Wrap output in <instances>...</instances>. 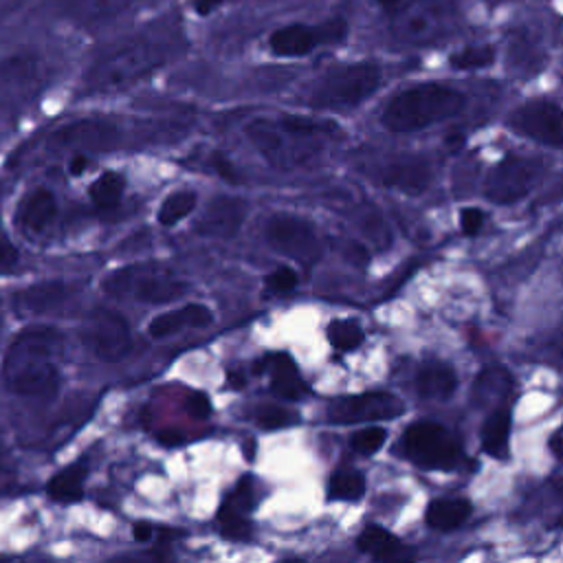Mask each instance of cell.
I'll return each instance as SVG.
<instances>
[{
	"label": "cell",
	"instance_id": "33",
	"mask_svg": "<svg viewBox=\"0 0 563 563\" xmlns=\"http://www.w3.org/2000/svg\"><path fill=\"white\" fill-rule=\"evenodd\" d=\"M328 339L336 350H354L363 341V330L354 321H334L328 328Z\"/></svg>",
	"mask_w": 563,
	"mask_h": 563
},
{
	"label": "cell",
	"instance_id": "28",
	"mask_svg": "<svg viewBox=\"0 0 563 563\" xmlns=\"http://www.w3.org/2000/svg\"><path fill=\"white\" fill-rule=\"evenodd\" d=\"M198 198L194 191H176L169 198H165V202L158 209V222L165 227H174L176 222H180L185 216H189L196 207Z\"/></svg>",
	"mask_w": 563,
	"mask_h": 563
},
{
	"label": "cell",
	"instance_id": "27",
	"mask_svg": "<svg viewBox=\"0 0 563 563\" xmlns=\"http://www.w3.org/2000/svg\"><path fill=\"white\" fill-rule=\"evenodd\" d=\"M363 493H365V479L358 471L343 468L330 477V497L334 499L354 501V499H361Z\"/></svg>",
	"mask_w": 563,
	"mask_h": 563
},
{
	"label": "cell",
	"instance_id": "44",
	"mask_svg": "<svg viewBox=\"0 0 563 563\" xmlns=\"http://www.w3.org/2000/svg\"><path fill=\"white\" fill-rule=\"evenodd\" d=\"M84 169H86V156L79 154V156H75V158L70 161V172L77 176V174L84 172Z\"/></svg>",
	"mask_w": 563,
	"mask_h": 563
},
{
	"label": "cell",
	"instance_id": "8",
	"mask_svg": "<svg viewBox=\"0 0 563 563\" xmlns=\"http://www.w3.org/2000/svg\"><path fill=\"white\" fill-rule=\"evenodd\" d=\"M407 455L424 468H451L460 460L457 440L435 422H416L405 431Z\"/></svg>",
	"mask_w": 563,
	"mask_h": 563
},
{
	"label": "cell",
	"instance_id": "19",
	"mask_svg": "<svg viewBox=\"0 0 563 563\" xmlns=\"http://www.w3.org/2000/svg\"><path fill=\"white\" fill-rule=\"evenodd\" d=\"M55 213H57V205H55L53 194L48 189L40 187L24 196V200L20 202V209H18V220H20L22 229H26L29 233H42L48 229Z\"/></svg>",
	"mask_w": 563,
	"mask_h": 563
},
{
	"label": "cell",
	"instance_id": "42",
	"mask_svg": "<svg viewBox=\"0 0 563 563\" xmlns=\"http://www.w3.org/2000/svg\"><path fill=\"white\" fill-rule=\"evenodd\" d=\"M222 0H196V11L198 13H209L213 11Z\"/></svg>",
	"mask_w": 563,
	"mask_h": 563
},
{
	"label": "cell",
	"instance_id": "1",
	"mask_svg": "<svg viewBox=\"0 0 563 563\" xmlns=\"http://www.w3.org/2000/svg\"><path fill=\"white\" fill-rule=\"evenodd\" d=\"M62 334L55 328H24L11 341L2 363L7 389L29 398L51 396L59 383L57 361L62 356Z\"/></svg>",
	"mask_w": 563,
	"mask_h": 563
},
{
	"label": "cell",
	"instance_id": "36",
	"mask_svg": "<svg viewBox=\"0 0 563 563\" xmlns=\"http://www.w3.org/2000/svg\"><path fill=\"white\" fill-rule=\"evenodd\" d=\"M290 413L279 405H264L257 409V424L264 429H279L290 422Z\"/></svg>",
	"mask_w": 563,
	"mask_h": 563
},
{
	"label": "cell",
	"instance_id": "9",
	"mask_svg": "<svg viewBox=\"0 0 563 563\" xmlns=\"http://www.w3.org/2000/svg\"><path fill=\"white\" fill-rule=\"evenodd\" d=\"M81 336L88 350L99 361H106V363L121 361L132 350V334H130L128 321L119 312L108 308H99L86 319L81 328Z\"/></svg>",
	"mask_w": 563,
	"mask_h": 563
},
{
	"label": "cell",
	"instance_id": "31",
	"mask_svg": "<svg viewBox=\"0 0 563 563\" xmlns=\"http://www.w3.org/2000/svg\"><path fill=\"white\" fill-rule=\"evenodd\" d=\"M244 510H238L235 506H231L229 501H224L218 510V519H220V530L224 537L229 539H246L251 534V523L242 517Z\"/></svg>",
	"mask_w": 563,
	"mask_h": 563
},
{
	"label": "cell",
	"instance_id": "37",
	"mask_svg": "<svg viewBox=\"0 0 563 563\" xmlns=\"http://www.w3.org/2000/svg\"><path fill=\"white\" fill-rule=\"evenodd\" d=\"M266 286L275 292H288L297 286V273L288 266H282L277 271H273L268 277H266Z\"/></svg>",
	"mask_w": 563,
	"mask_h": 563
},
{
	"label": "cell",
	"instance_id": "25",
	"mask_svg": "<svg viewBox=\"0 0 563 563\" xmlns=\"http://www.w3.org/2000/svg\"><path fill=\"white\" fill-rule=\"evenodd\" d=\"M84 477H86V468L79 466V464L64 468L62 473H57V475L48 482V486H46L48 497L55 499V501H64V504L81 499V495H84V493H81V482H84Z\"/></svg>",
	"mask_w": 563,
	"mask_h": 563
},
{
	"label": "cell",
	"instance_id": "18",
	"mask_svg": "<svg viewBox=\"0 0 563 563\" xmlns=\"http://www.w3.org/2000/svg\"><path fill=\"white\" fill-rule=\"evenodd\" d=\"M213 321V314L209 308L200 306V303H189L183 306L178 310L158 314L150 325H147V334L152 339H165L172 336L180 330H198V328H207Z\"/></svg>",
	"mask_w": 563,
	"mask_h": 563
},
{
	"label": "cell",
	"instance_id": "26",
	"mask_svg": "<svg viewBox=\"0 0 563 563\" xmlns=\"http://www.w3.org/2000/svg\"><path fill=\"white\" fill-rule=\"evenodd\" d=\"M123 187H125V180H123L121 174H117V172H106L103 176H99V178L92 183V187H90V198L95 200L97 207L108 209V207H114V205L121 200Z\"/></svg>",
	"mask_w": 563,
	"mask_h": 563
},
{
	"label": "cell",
	"instance_id": "4",
	"mask_svg": "<svg viewBox=\"0 0 563 563\" xmlns=\"http://www.w3.org/2000/svg\"><path fill=\"white\" fill-rule=\"evenodd\" d=\"M163 62L165 48L161 44L150 37H134L99 57L88 73V81L92 88L99 90L125 88L150 75Z\"/></svg>",
	"mask_w": 563,
	"mask_h": 563
},
{
	"label": "cell",
	"instance_id": "6",
	"mask_svg": "<svg viewBox=\"0 0 563 563\" xmlns=\"http://www.w3.org/2000/svg\"><path fill=\"white\" fill-rule=\"evenodd\" d=\"M391 13L394 33L411 44H429L444 37L460 15L455 0H402Z\"/></svg>",
	"mask_w": 563,
	"mask_h": 563
},
{
	"label": "cell",
	"instance_id": "29",
	"mask_svg": "<svg viewBox=\"0 0 563 563\" xmlns=\"http://www.w3.org/2000/svg\"><path fill=\"white\" fill-rule=\"evenodd\" d=\"M35 77H37V64L31 57H11V59H4V64L0 66V79L7 86H13V84L29 86Z\"/></svg>",
	"mask_w": 563,
	"mask_h": 563
},
{
	"label": "cell",
	"instance_id": "3",
	"mask_svg": "<svg viewBox=\"0 0 563 563\" xmlns=\"http://www.w3.org/2000/svg\"><path fill=\"white\" fill-rule=\"evenodd\" d=\"M323 128L301 117H284L279 121L255 119L246 125L253 147L275 167H292L308 156L310 139Z\"/></svg>",
	"mask_w": 563,
	"mask_h": 563
},
{
	"label": "cell",
	"instance_id": "46",
	"mask_svg": "<svg viewBox=\"0 0 563 563\" xmlns=\"http://www.w3.org/2000/svg\"><path fill=\"white\" fill-rule=\"evenodd\" d=\"M0 325H2V312H0Z\"/></svg>",
	"mask_w": 563,
	"mask_h": 563
},
{
	"label": "cell",
	"instance_id": "17",
	"mask_svg": "<svg viewBox=\"0 0 563 563\" xmlns=\"http://www.w3.org/2000/svg\"><path fill=\"white\" fill-rule=\"evenodd\" d=\"M68 301V286L62 279L35 284L15 297V308L24 314H48L57 312Z\"/></svg>",
	"mask_w": 563,
	"mask_h": 563
},
{
	"label": "cell",
	"instance_id": "15",
	"mask_svg": "<svg viewBox=\"0 0 563 563\" xmlns=\"http://www.w3.org/2000/svg\"><path fill=\"white\" fill-rule=\"evenodd\" d=\"M246 218V202L233 196L213 198L202 218L198 220V233L207 238H231L238 233Z\"/></svg>",
	"mask_w": 563,
	"mask_h": 563
},
{
	"label": "cell",
	"instance_id": "23",
	"mask_svg": "<svg viewBox=\"0 0 563 563\" xmlns=\"http://www.w3.org/2000/svg\"><path fill=\"white\" fill-rule=\"evenodd\" d=\"M471 515V504L466 499L449 497V499H435L427 508V523L435 530H453L466 521Z\"/></svg>",
	"mask_w": 563,
	"mask_h": 563
},
{
	"label": "cell",
	"instance_id": "5",
	"mask_svg": "<svg viewBox=\"0 0 563 563\" xmlns=\"http://www.w3.org/2000/svg\"><path fill=\"white\" fill-rule=\"evenodd\" d=\"M103 288L110 295L143 303H167L187 290V282L161 264H132L112 273Z\"/></svg>",
	"mask_w": 563,
	"mask_h": 563
},
{
	"label": "cell",
	"instance_id": "20",
	"mask_svg": "<svg viewBox=\"0 0 563 563\" xmlns=\"http://www.w3.org/2000/svg\"><path fill=\"white\" fill-rule=\"evenodd\" d=\"M455 385H457V380H455L453 369L440 361L424 363L416 374V389L424 398H433V400L449 398L453 394Z\"/></svg>",
	"mask_w": 563,
	"mask_h": 563
},
{
	"label": "cell",
	"instance_id": "35",
	"mask_svg": "<svg viewBox=\"0 0 563 563\" xmlns=\"http://www.w3.org/2000/svg\"><path fill=\"white\" fill-rule=\"evenodd\" d=\"M385 183L389 185H396V187H405V189H418L420 185H424V172H418L409 165H400L391 172L385 174Z\"/></svg>",
	"mask_w": 563,
	"mask_h": 563
},
{
	"label": "cell",
	"instance_id": "13",
	"mask_svg": "<svg viewBox=\"0 0 563 563\" xmlns=\"http://www.w3.org/2000/svg\"><path fill=\"white\" fill-rule=\"evenodd\" d=\"M405 411V405L387 394V391H369L358 396H345L330 405L328 418L334 424H352V422H374L389 420Z\"/></svg>",
	"mask_w": 563,
	"mask_h": 563
},
{
	"label": "cell",
	"instance_id": "24",
	"mask_svg": "<svg viewBox=\"0 0 563 563\" xmlns=\"http://www.w3.org/2000/svg\"><path fill=\"white\" fill-rule=\"evenodd\" d=\"M508 433H510V416L504 409L490 413L482 427L484 451L497 460H504L508 455Z\"/></svg>",
	"mask_w": 563,
	"mask_h": 563
},
{
	"label": "cell",
	"instance_id": "43",
	"mask_svg": "<svg viewBox=\"0 0 563 563\" xmlns=\"http://www.w3.org/2000/svg\"><path fill=\"white\" fill-rule=\"evenodd\" d=\"M150 537H152V528H150V526L139 523V526L134 528V539H136V541H147Z\"/></svg>",
	"mask_w": 563,
	"mask_h": 563
},
{
	"label": "cell",
	"instance_id": "21",
	"mask_svg": "<svg viewBox=\"0 0 563 563\" xmlns=\"http://www.w3.org/2000/svg\"><path fill=\"white\" fill-rule=\"evenodd\" d=\"M271 369V387L277 396L297 400L306 394V385L297 374V367L288 354H275L268 358Z\"/></svg>",
	"mask_w": 563,
	"mask_h": 563
},
{
	"label": "cell",
	"instance_id": "7",
	"mask_svg": "<svg viewBox=\"0 0 563 563\" xmlns=\"http://www.w3.org/2000/svg\"><path fill=\"white\" fill-rule=\"evenodd\" d=\"M380 84V68L372 62L343 64L328 70L312 90L314 108H347L365 101Z\"/></svg>",
	"mask_w": 563,
	"mask_h": 563
},
{
	"label": "cell",
	"instance_id": "11",
	"mask_svg": "<svg viewBox=\"0 0 563 563\" xmlns=\"http://www.w3.org/2000/svg\"><path fill=\"white\" fill-rule=\"evenodd\" d=\"M539 174V161L528 156H506L486 178V198L495 202H515L534 187Z\"/></svg>",
	"mask_w": 563,
	"mask_h": 563
},
{
	"label": "cell",
	"instance_id": "40",
	"mask_svg": "<svg viewBox=\"0 0 563 563\" xmlns=\"http://www.w3.org/2000/svg\"><path fill=\"white\" fill-rule=\"evenodd\" d=\"M18 264V249L0 235V273L11 271Z\"/></svg>",
	"mask_w": 563,
	"mask_h": 563
},
{
	"label": "cell",
	"instance_id": "38",
	"mask_svg": "<svg viewBox=\"0 0 563 563\" xmlns=\"http://www.w3.org/2000/svg\"><path fill=\"white\" fill-rule=\"evenodd\" d=\"M185 407H187V411H189L194 418H207L209 411H211L209 398H207L205 394H200V391H191V394L187 396V400H185Z\"/></svg>",
	"mask_w": 563,
	"mask_h": 563
},
{
	"label": "cell",
	"instance_id": "14",
	"mask_svg": "<svg viewBox=\"0 0 563 563\" xmlns=\"http://www.w3.org/2000/svg\"><path fill=\"white\" fill-rule=\"evenodd\" d=\"M510 125L545 145H563V108L548 99H532L510 114Z\"/></svg>",
	"mask_w": 563,
	"mask_h": 563
},
{
	"label": "cell",
	"instance_id": "32",
	"mask_svg": "<svg viewBox=\"0 0 563 563\" xmlns=\"http://www.w3.org/2000/svg\"><path fill=\"white\" fill-rule=\"evenodd\" d=\"M134 0H79V11L88 20H110L123 13Z\"/></svg>",
	"mask_w": 563,
	"mask_h": 563
},
{
	"label": "cell",
	"instance_id": "45",
	"mask_svg": "<svg viewBox=\"0 0 563 563\" xmlns=\"http://www.w3.org/2000/svg\"><path fill=\"white\" fill-rule=\"evenodd\" d=\"M376 2H378L385 11H396V9L400 7V2H402V0H376Z\"/></svg>",
	"mask_w": 563,
	"mask_h": 563
},
{
	"label": "cell",
	"instance_id": "16",
	"mask_svg": "<svg viewBox=\"0 0 563 563\" xmlns=\"http://www.w3.org/2000/svg\"><path fill=\"white\" fill-rule=\"evenodd\" d=\"M114 143V128L103 121H73L53 132L51 145L62 150H103Z\"/></svg>",
	"mask_w": 563,
	"mask_h": 563
},
{
	"label": "cell",
	"instance_id": "34",
	"mask_svg": "<svg viewBox=\"0 0 563 563\" xmlns=\"http://www.w3.org/2000/svg\"><path fill=\"white\" fill-rule=\"evenodd\" d=\"M385 438H387V431L383 427H365L352 435V449L356 453L369 455V453H376L385 444Z\"/></svg>",
	"mask_w": 563,
	"mask_h": 563
},
{
	"label": "cell",
	"instance_id": "12",
	"mask_svg": "<svg viewBox=\"0 0 563 563\" xmlns=\"http://www.w3.org/2000/svg\"><path fill=\"white\" fill-rule=\"evenodd\" d=\"M345 35V22L343 20H330L325 24H286L271 33L268 46L279 57H303L312 53L317 46L336 42Z\"/></svg>",
	"mask_w": 563,
	"mask_h": 563
},
{
	"label": "cell",
	"instance_id": "2",
	"mask_svg": "<svg viewBox=\"0 0 563 563\" xmlns=\"http://www.w3.org/2000/svg\"><path fill=\"white\" fill-rule=\"evenodd\" d=\"M464 108V95L442 84L411 86L389 99L383 123L394 132H411L449 119Z\"/></svg>",
	"mask_w": 563,
	"mask_h": 563
},
{
	"label": "cell",
	"instance_id": "10",
	"mask_svg": "<svg viewBox=\"0 0 563 563\" xmlns=\"http://www.w3.org/2000/svg\"><path fill=\"white\" fill-rule=\"evenodd\" d=\"M266 240L275 251L299 262H314L321 255V242L314 227L297 216H273L266 222Z\"/></svg>",
	"mask_w": 563,
	"mask_h": 563
},
{
	"label": "cell",
	"instance_id": "41",
	"mask_svg": "<svg viewBox=\"0 0 563 563\" xmlns=\"http://www.w3.org/2000/svg\"><path fill=\"white\" fill-rule=\"evenodd\" d=\"M550 449L554 451V455H556V457H561V460H563V431H559V433H554V435H552V440H550Z\"/></svg>",
	"mask_w": 563,
	"mask_h": 563
},
{
	"label": "cell",
	"instance_id": "22",
	"mask_svg": "<svg viewBox=\"0 0 563 563\" xmlns=\"http://www.w3.org/2000/svg\"><path fill=\"white\" fill-rule=\"evenodd\" d=\"M358 550L367 552L369 556L378 559V561H394V559H409V554L405 552V548L400 545V541L389 534L387 530L378 528V526H367L358 539H356Z\"/></svg>",
	"mask_w": 563,
	"mask_h": 563
},
{
	"label": "cell",
	"instance_id": "39",
	"mask_svg": "<svg viewBox=\"0 0 563 563\" xmlns=\"http://www.w3.org/2000/svg\"><path fill=\"white\" fill-rule=\"evenodd\" d=\"M460 224H462V231H464L466 235H473V233H477V231L482 229V224H484V216H482V211H479V209L468 207V209H464V211H462V216H460Z\"/></svg>",
	"mask_w": 563,
	"mask_h": 563
},
{
	"label": "cell",
	"instance_id": "30",
	"mask_svg": "<svg viewBox=\"0 0 563 563\" xmlns=\"http://www.w3.org/2000/svg\"><path fill=\"white\" fill-rule=\"evenodd\" d=\"M451 66L457 70H475V68H484L490 66L495 62V48L493 46H466L457 53L451 55Z\"/></svg>",
	"mask_w": 563,
	"mask_h": 563
}]
</instances>
